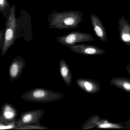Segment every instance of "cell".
<instances>
[{
    "instance_id": "1",
    "label": "cell",
    "mask_w": 130,
    "mask_h": 130,
    "mask_svg": "<svg viewBox=\"0 0 130 130\" xmlns=\"http://www.w3.org/2000/svg\"><path fill=\"white\" fill-rule=\"evenodd\" d=\"M49 27L58 29L77 28L83 21V13L79 10L58 12L53 10L48 18Z\"/></svg>"
},
{
    "instance_id": "2",
    "label": "cell",
    "mask_w": 130,
    "mask_h": 130,
    "mask_svg": "<svg viewBox=\"0 0 130 130\" xmlns=\"http://www.w3.org/2000/svg\"><path fill=\"white\" fill-rule=\"evenodd\" d=\"M63 95L44 88L38 87L24 92L22 98L25 101L31 102L45 103L61 99Z\"/></svg>"
},
{
    "instance_id": "3",
    "label": "cell",
    "mask_w": 130,
    "mask_h": 130,
    "mask_svg": "<svg viewBox=\"0 0 130 130\" xmlns=\"http://www.w3.org/2000/svg\"><path fill=\"white\" fill-rule=\"evenodd\" d=\"M6 27L3 45L1 49V56H4L11 46L14 45L16 39L17 20L15 16V6H11L10 10L6 18Z\"/></svg>"
},
{
    "instance_id": "4",
    "label": "cell",
    "mask_w": 130,
    "mask_h": 130,
    "mask_svg": "<svg viewBox=\"0 0 130 130\" xmlns=\"http://www.w3.org/2000/svg\"><path fill=\"white\" fill-rule=\"evenodd\" d=\"M57 39L58 43L67 46L95 41L92 35L80 31H73L65 35L58 36L57 37Z\"/></svg>"
},
{
    "instance_id": "5",
    "label": "cell",
    "mask_w": 130,
    "mask_h": 130,
    "mask_svg": "<svg viewBox=\"0 0 130 130\" xmlns=\"http://www.w3.org/2000/svg\"><path fill=\"white\" fill-rule=\"evenodd\" d=\"M44 113V110L41 109L22 112L20 118L14 122V127L28 124H40Z\"/></svg>"
},
{
    "instance_id": "6",
    "label": "cell",
    "mask_w": 130,
    "mask_h": 130,
    "mask_svg": "<svg viewBox=\"0 0 130 130\" xmlns=\"http://www.w3.org/2000/svg\"><path fill=\"white\" fill-rule=\"evenodd\" d=\"M18 111L16 108L8 103H4L1 107L0 115L1 123L6 124L10 127L11 129L14 127V122L18 116Z\"/></svg>"
},
{
    "instance_id": "7",
    "label": "cell",
    "mask_w": 130,
    "mask_h": 130,
    "mask_svg": "<svg viewBox=\"0 0 130 130\" xmlns=\"http://www.w3.org/2000/svg\"><path fill=\"white\" fill-rule=\"evenodd\" d=\"M67 47L74 53L84 55H101L105 52L104 49L97 46L84 44H78Z\"/></svg>"
},
{
    "instance_id": "8",
    "label": "cell",
    "mask_w": 130,
    "mask_h": 130,
    "mask_svg": "<svg viewBox=\"0 0 130 130\" xmlns=\"http://www.w3.org/2000/svg\"><path fill=\"white\" fill-rule=\"evenodd\" d=\"M25 66V61L20 55L13 59L9 71V78L12 82H14L19 78Z\"/></svg>"
},
{
    "instance_id": "9",
    "label": "cell",
    "mask_w": 130,
    "mask_h": 130,
    "mask_svg": "<svg viewBox=\"0 0 130 130\" xmlns=\"http://www.w3.org/2000/svg\"><path fill=\"white\" fill-rule=\"evenodd\" d=\"M76 83L81 89L90 94L97 93L100 89L99 83L90 79L79 78L76 80Z\"/></svg>"
},
{
    "instance_id": "10",
    "label": "cell",
    "mask_w": 130,
    "mask_h": 130,
    "mask_svg": "<svg viewBox=\"0 0 130 130\" xmlns=\"http://www.w3.org/2000/svg\"><path fill=\"white\" fill-rule=\"evenodd\" d=\"M118 23L120 40L130 47V24L123 16H121L119 20Z\"/></svg>"
},
{
    "instance_id": "11",
    "label": "cell",
    "mask_w": 130,
    "mask_h": 130,
    "mask_svg": "<svg viewBox=\"0 0 130 130\" xmlns=\"http://www.w3.org/2000/svg\"><path fill=\"white\" fill-rule=\"evenodd\" d=\"M90 20L96 36L103 42H105L108 39L107 33L102 21L98 16L93 13L90 15Z\"/></svg>"
},
{
    "instance_id": "12",
    "label": "cell",
    "mask_w": 130,
    "mask_h": 130,
    "mask_svg": "<svg viewBox=\"0 0 130 130\" xmlns=\"http://www.w3.org/2000/svg\"><path fill=\"white\" fill-rule=\"evenodd\" d=\"M59 66L61 76L66 85L70 86L72 83V75L69 66L64 59H61L59 62Z\"/></svg>"
},
{
    "instance_id": "13",
    "label": "cell",
    "mask_w": 130,
    "mask_h": 130,
    "mask_svg": "<svg viewBox=\"0 0 130 130\" xmlns=\"http://www.w3.org/2000/svg\"><path fill=\"white\" fill-rule=\"evenodd\" d=\"M110 84L124 91L130 92V80L124 77L113 78L109 82Z\"/></svg>"
},
{
    "instance_id": "14",
    "label": "cell",
    "mask_w": 130,
    "mask_h": 130,
    "mask_svg": "<svg viewBox=\"0 0 130 130\" xmlns=\"http://www.w3.org/2000/svg\"><path fill=\"white\" fill-rule=\"evenodd\" d=\"M96 127L97 128L103 129H119L123 128V126L117 123L109 122L107 120L101 118L98 121Z\"/></svg>"
},
{
    "instance_id": "15",
    "label": "cell",
    "mask_w": 130,
    "mask_h": 130,
    "mask_svg": "<svg viewBox=\"0 0 130 130\" xmlns=\"http://www.w3.org/2000/svg\"><path fill=\"white\" fill-rule=\"evenodd\" d=\"M100 119L98 115L91 116L83 124L81 128L83 130H86L96 127L97 122Z\"/></svg>"
},
{
    "instance_id": "16",
    "label": "cell",
    "mask_w": 130,
    "mask_h": 130,
    "mask_svg": "<svg viewBox=\"0 0 130 130\" xmlns=\"http://www.w3.org/2000/svg\"><path fill=\"white\" fill-rule=\"evenodd\" d=\"M49 128L44 125H42L40 124H28L23 125L19 127H15L13 129L15 130H45L49 129Z\"/></svg>"
},
{
    "instance_id": "17",
    "label": "cell",
    "mask_w": 130,
    "mask_h": 130,
    "mask_svg": "<svg viewBox=\"0 0 130 130\" xmlns=\"http://www.w3.org/2000/svg\"><path fill=\"white\" fill-rule=\"evenodd\" d=\"M10 7L8 0H0V11L6 18L9 14Z\"/></svg>"
},
{
    "instance_id": "18",
    "label": "cell",
    "mask_w": 130,
    "mask_h": 130,
    "mask_svg": "<svg viewBox=\"0 0 130 130\" xmlns=\"http://www.w3.org/2000/svg\"><path fill=\"white\" fill-rule=\"evenodd\" d=\"M5 29L3 31H0V48L2 49L4 41V36H5Z\"/></svg>"
},
{
    "instance_id": "19",
    "label": "cell",
    "mask_w": 130,
    "mask_h": 130,
    "mask_svg": "<svg viewBox=\"0 0 130 130\" xmlns=\"http://www.w3.org/2000/svg\"><path fill=\"white\" fill-rule=\"evenodd\" d=\"M127 70L128 73H129V74H130V65L127 66Z\"/></svg>"
},
{
    "instance_id": "20",
    "label": "cell",
    "mask_w": 130,
    "mask_h": 130,
    "mask_svg": "<svg viewBox=\"0 0 130 130\" xmlns=\"http://www.w3.org/2000/svg\"><path fill=\"white\" fill-rule=\"evenodd\" d=\"M128 128H130V122H129L128 123Z\"/></svg>"
}]
</instances>
